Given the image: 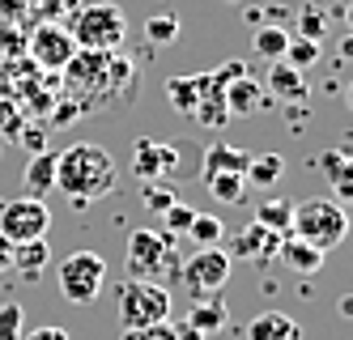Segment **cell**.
I'll list each match as a JSON object with an SVG mask.
<instances>
[{"label":"cell","mask_w":353,"mask_h":340,"mask_svg":"<svg viewBox=\"0 0 353 340\" xmlns=\"http://www.w3.org/2000/svg\"><path fill=\"white\" fill-rule=\"evenodd\" d=\"M205 183H209V196L217 204H243V196H247V179L243 174H209Z\"/></svg>","instance_id":"603a6c76"},{"label":"cell","mask_w":353,"mask_h":340,"mask_svg":"<svg viewBox=\"0 0 353 340\" xmlns=\"http://www.w3.org/2000/svg\"><path fill=\"white\" fill-rule=\"evenodd\" d=\"M179 340H200V336L196 332H179Z\"/></svg>","instance_id":"d590c367"},{"label":"cell","mask_w":353,"mask_h":340,"mask_svg":"<svg viewBox=\"0 0 353 340\" xmlns=\"http://www.w3.org/2000/svg\"><path fill=\"white\" fill-rule=\"evenodd\" d=\"M119 340H179V328L170 323H154V328H123Z\"/></svg>","instance_id":"4dcf8cb0"},{"label":"cell","mask_w":353,"mask_h":340,"mask_svg":"<svg viewBox=\"0 0 353 340\" xmlns=\"http://www.w3.org/2000/svg\"><path fill=\"white\" fill-rule=\"evenodd\" d=\"M285 43H290L285 26H260V30H256V51H260L264 60H281L285 56Z\"/></svg>","instance_id":"4316f807"},{"label":"cell","mask_w":353,"mask_h":340,"mask_svg":"<svg viewBox=\"0 0 353 340\" xmlns=\"http://www.w3.org/2000/svg\"><path fill=\"white\" fill-rule=\"evenodd\" d=\"M221 94H225V111H230V115H251V111H260V107H264V90L251 81L247 72L234 77V81L225 86Z\"/></svg>","instance_id":"2e32d148"},{"label":"cell","mask_w":353,"mask_h":340,"mask_svg":"<svg viewBox=\"0 0 353 340\" xmlns=\"http://www.w3.org/2000/svg\"><path fill=\"white\" fill-rule=\"evenodd\" d=\"M170 319V294L158 281H137L128 277L119 290V323L123 328H154Z\"/></svg>","instance_id":"277c9868"},{"label":"cell","mask_w":353,"mask_h":340,"mask_svg":"<svg viewBox=\"0 0 353 340\" xmlns=\"http://www.w3.org/2000/svg\"><path fill=\"white\" fill-rule=\"evenodd\" d=\"M247 166H251V153L234 149V145H209L205 149V179L209 174H243L247 179Z\"/></svg>","instance_id":"9a60e30c"},{"label":"cell","mask_w":353,"mask_h":340,"mask_svg":"<svg viewBox=\"0 0 353 340\" xmlns=\"http://www.w3.org/2000/svg\"><path fill=\"white\" fill-rule=\"evenodd\" d=\"M192 217H196V208H192V204H183V200H174L166 213H162V230H166V234H188Z\"/></svg>","instance_id":"f546056e"},{"label":"cell","mask_w":353,"mask_h":340,"mask_svg":"<svg viewBox=\"0 0 353 340\" xmlns=\"http://www.w3.org/2000/svg\"><path fill=\"white\" fill-rule=\"evenodd\" d=\"M247 340H302V328L285 310H260L247 323Z\"/></svg>","instance_id":"4fadbf2b"},{"label":"cell","mask_w":353,"mask_h":340,"mask_svg":"<svg viewBox=\"0 0 353 340\" xmlns=\"http://www.w3.org/2000/svg\"><path fill=\"white\" fill-rule=\"evenodd\" d=\"M72 56H77V43H72L68 26H60V21H43V26H34V34H30V60H34L39 68L60 72Z\"/></svg>","instance_id":"9c48e42d"},{"label":"cell","mask_w":353,"mask_h":340,"mask_svg":"<svg viewBox=\"0 0 353 340\" xmlns=\"http://www.w3.org/2000/svg\"><path fill=\"white\" fill-rule=\"evenodd\" d=\"M21 340H68V332L64 328H39V332H21Z\"/></svg>","instance_id":"836d02e7"},{"label":"cell","mask_w":353,"mask_h":340,"mask_svg":"<svg viewBox=\"0 0 353 340\" xmlns=\"http://www.w3.org/2000/svg\"><path fill=\"white\" fill-rule=\"evenodd\" d=\"M13 268V243L5 239V234H0V277H5Z\"/></svg>","instance_id":"e575fe53"},{"label":"cell","mask_w":353,"mask_h":340,"mask_svg":"<svg viewBox=\"0 0 353 340\" xmlns=\"http://www.w3.org/2000/svg\"><path fill=\"white\" fill-rule=\"evenodd\" d=\"M145 34H149V43L166 47V43L179 39V21H174L170 13H158V17H149V21H145Z\"/></svg>","instance_id":"83f0119b"},{"label":"cell","mask_w":353,"mask_h":340,"mask_svg":"<svg viewBox=\"0 0 353 340\" xmlns=\"http://www.w3.org/2000/svg\"><path fill=\"white\" fill-rule=\"evenodd\" d=\"M276 259H281L290 272H298V277H315L323 268V251H315L311 243H302L290 230L281 234V243H276Z\"/></svg>","instance_id":"7c38bea8"},{"label":"cell","mask_w":353,"mask_h":340,"mask_svg":"<svg viewBox=\"0 0 353 340\" xmlns=\"http://www.w3.org/2000/svg\"><path fill=\"white\" fill-rule=\"evenodd\" d=\"M302 39H315V43H323V13H315V9H307L302 13V30H298Z\"/></svg>","instance_id":"d6a6232c"},{"label":"cell","mask_w":353,"mask_h":340,"mask_svg":"<svg viewBox=\"0 0 353 340\" xmlns=\"http://www.w3.org/2000/svg\"><path fill=\"white\" fill-rule=\"evenodd\" d=\"M276 243H281V234H276V230L251 221V226L239 230V239H230V251H225V255H230V259H247V264L264 268V264H272V259H276Z\"/></svg>","instance_id":"8fae6325"},{"label":"cell","mask_w":353,"mask_h":340,"mask_svg":"<svg viewBox=\"0 0 353 340\" xmlns=\"http://www.w3.org/2000/svg\"><path fill=\"white\" fill-rule=\"evenodd\" d=\"M47 259H52V243L47 239H30V243H13V268L26 277V281H39Z\"/></svg>","instance_id":"e0dca14e"},{"label":"cell","mask_w":353,"mask_h":340,"mask_svg":"<svg viewBox=\"0 0 353 340\" xmlns=\"http://www.w3.org/2000/svg\"><path fill=\"white\" fill-rule=\"evenodd\" d=\"M56 281H60V294L72 306H90V302H98V294L107 285V259L94 255V251H72L60 264Z\"/></svg>","instance_id":"5b68a950"},{"label":"cell","mask_w":353,"mask_h":340,"mask_svg":"<svg viewBox=\"0 0 353 340\" xmlns=\"http://www.w3.org/2000/svg\"><path fill=\"white\" fill-rule=\"evenodd\" d=\"M179 166V149L166 145V141H154V137H141L132 145V174H141L145 183H158L166 174H174Z\"/></svg>","instance_id":"30bf717a"},{"label":"cell","mask_w":353,"mask_h":340,"mask_svg":"<svg viewBox=\"0 0 353 340\" xmlns=\"http://www.w3.org/2000/svg\"><path fill=\"white\" fill-rule=\"evenodd\" d=\"M166 98H170V107H174V111L192 115V111H196V98H200L196 77H170V81H166Z\"/></svg>","instance_id":"d4e9b609"},{"label":"cell","mask_w":353,"mask_h":340,"mask_svg":"<svg viewBox=\"0 0 353 340\" xmlns=\"http://www.w3.org/2000/svg\"><path fill=\"white\" fill-rule=\"evenodd\" d=\"M174 200H179V196H174L170 188H162V183H149V188H145V208H154V213H166Z\"/></svg>","instance_id":"1f68e13d"},{"label":"cell","mask_w":353,"mask_h":340,"mask_svg":"<svg viewBox=\"0 0 353 340\" xmlns=\"http://www.w3.org/2000/svg\"><path fill=\"white\" fill-rule=\"evenodd\" d=\"M230 264L234 259L221 247H196V255H188L174 277H179V285L192 298H213V294L225 290V281H230Z\"/></svg>","instance_id":"52a82bcc"},{"label":"cell","mask_w":353,"mask_h":340,"mask_svg":"<svg viewBox=\"0 0 353 340\" xmlns=\"http://www.w3.org/2000/svg\"><path fill=\"white\" fill-rule=\"evenodd\" d=\"M319 51H323V43H315V39H302V34H290V43H285V64H294V68H311L315 60H319Z\"/></svg>","instance_id":"484cf974"},{"label":"cell","mask_w":353,"mask_h":340,"mask_svg":"<svg viewBox=\"0 0 353 340\" xmlns=\"http://www.w3.org/2000/svg\"><path fill=\"white\" fill-rule=\"evenodd\" d=\"M290 234H298L302 243H311L315 251H332L345 243L349 234V217L345 204L332 196H311V200H294V221Z\"/></svg>","instance_id":"7a4b0ae2"},{"label":"cell","mask_w":353,"mask_h":340,"mask_svg":"<svg viewBox=\"0 0 353 340\" xmlns=\"http://www.w3.org/2000/svg\"><path fill=\"white\" fill-rule=\"evenodd\" d=\"M217 328H225V302H221V294L196 298V306L188 310V332L209 336V332H217Z\"/></svg>","instance_id":"ac0fdd59"},{"label":"cell","mask_w":353,"mask_h":340,"mask_svg":"<svg viewBox=\"0 0 353 340\" xmlns=\"http://www.w3.org/2000/svg\"><path fill=\"white\" fill-rule=\"evenodd\" d=\"M115 183H119V170L103 145L77 141L64 153H56V192H64L72 200V208H85L98 196H111Z\"/></svg>","instance_id":"6da1fadb"},{"label":"cell","mask_w":353,"mask_h":340,"mask_svg":"<svg viewBox=\"0 0 353 340\" xmlns=\"http://www.w3.org/2000/svg\"><path fill=\"white\" fill-rule=\"evenodd\" d=\"M281 174H285L281 153H260V158H251V166H247V188H272Z\"/></svg>","instance_id":"ffe728a7"},{"label":"cell","mask_w":353,"mask_h":340,"mask_svg":"<svg viewBox=\"0 0 353 340\" xmlns=\"http://www.w3.org/2000/svg\"><path fill=\"white\" fill-rule=\"evenodd\" d=\"M68 34L77 51H115L128 34V17L115 0H94V5H77L68 21Z\"/></svg>","instance_id":"3957f363"},{"label":"cell","mask_w":353,"mask_h":340,"mask_svg":"<svg viewBox=\"0 0 353 340\" xmlns=\"http://www.w3.org/2000/svg\"><path fill=\"white\" fill-rule=\"evenodd\" d=\"M21 332H26V315H21V306L5 302V306H0V340H21Z\"/></svg>","instance_id":"f1b7e54d"},{"label":"cell","mask_w":353,"mask_h":340,"mask_svg":"<svg viewBox=\"0 0 353 340\" xmlns=\"http://www.w3.org/2000/svg\"><path fill=\"white\" fill-rule=\"evenodd\" d=\"M256 221L268 226V230H276V234H285L290 221H294V200H285V196H268V200L256 208Z\"/></svg>","instance_id":"44dd1931"},{"label":"cell","mask_w":353,"mask_h":340,"mask_svg":"<svg viewBox=\"0 0 353 340\" xmlns=\"http://www.w3.org/2000/svg\"><path fill=\"white\" fill-rule=\"evenodd\" d=\"M52 230V208L34 196H21V200H9L0 204V234L9 243H30V239H47Z\"/></svg>","instance_id":"ba28073f"},{"label":"cell","mask_w":353,"mask_h":340,"mask_svg":"<svg viewBox=\"0 0 353 340\" xmlns=\"http://www.w3.org/2000/svg\"><path fill=\"white\" fill-rule=\"evenodd\" d=\"M52 188H56V153L52 149H39L34 158H30V166H26V196L43 200Z\"/></svg>","instance_id":"d6986e66"},{"label":"cell","mask_w":353,"mask_h":340,"mask_svg":"<svg viewBox=\"0 0 353 340\" xmlns=\"http://www.w3.org/2000/svg\"><path fill=\"white\" fill-rule=\"evenodd\" d=\"M319 166H323V174H327V179L336 183V196H332V200H345V196H349V188H353V179H349V158H345L341 149H327L323 158H319Z\"/></svg>","instance_id":"cb8c5ba5"},{"label":"cell","mask_w":353,"mask_h":340,"mask_svg":"<svg viewBox=\"0 0 353 340\" xmlns=\"http://www.w3.org/2000/svg\"><path fill=\"white\" fill-rule=\"evenodd\" d=\"M123 264H128V277H137V281H154V272L179 268V259H174V234H166V230H132Z\"/></svg>","instance_id":"8992f818"},{"label":"cell","mask_w":353,"mask_h":340,"mask_svg":"<svg viewBox=\"0 0 353 340\" xmlns=\"http://www.w3.org/2000/svg\"><path fill=\"white\" fill-rule=\"evenodd\" d=\"M188 239H192L196 247H221L225 226H221V217H217V213H196V217H192V226H188Z\"/></svg>","instance_id":"7402d4cb"},{"label":"cell","mask_w":353,"mask_h":340,"mask_svg":"<svg viewBox=\"0 0 353 340\" xmlns=\"http://www.w3.org/2000/svg\"><path fill=\"white\" fill-rule=\"evenodd\" d=\"M268 94L281 98V102H302V98H307V77H302V68H294L285 60H272V68H268Z\"/></svg>","instance_id":"5bb4252c"}]
</instances>
